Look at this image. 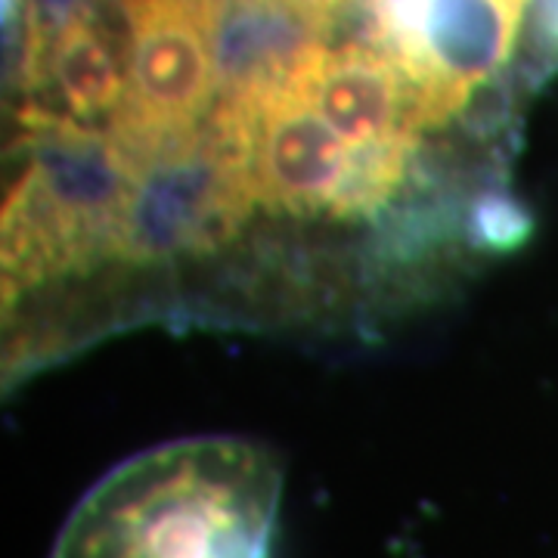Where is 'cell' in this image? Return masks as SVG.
Segmentation results:
<instances>
[{
  "mask_svg": "<svg viewBox=\"0 0 558 558\" xmlns=\"http://www.w3.org/2000/svg\"><path fill=\"white\" fill-rule=\"evenodd\" d=\"M311 102L351 149L418 140L438 116L410 72L381 47L360 38L317 44L282 81Z\"/></svg>",
  "mask_w": 558,
  "mask_h": 558,
  "instance_id": "cell-4",
  "label": "cell"
},
{
  "mask_svg": "<svg viewBox=\"0 0 558 558\" xmlns=\"http://www.w3.org/2000/svg\"><path fill=\"white\" fill-rule=\"evenodd\" d=\"M465 236L475 252L484 255H512L534 236V215L509 190H484L469 205Z\"/></svg>",
  "mask_w": 558,
  "mask_h": 558,
  "instance_id": "cell-5",
  "label": "cell"
},
{
  "mask_svg": "<svg viewBox=\"0 0 558 558\" xmlns=\"http://www.w3.org/2000/svg\"><path fill=\"white\" fill-rule=\"evenodd\" d=\"M218 106L245 116L248 171L258 205L295 218H341L357 149H351L311 102L277 84L255 100Z\"/></svg>",
  "mask_w": 558,
  "mask_h": 558,
  "instance_id": "cell-3",
  "label": "cell"
},
{
  "mask_svg": "<svg viewBox=\"0 0 558 558\" xmlns=\"http://www.w3.org/2000/svg\"><path fill=\"white\" fill-rule=\"evenodd\" d=\"M128 94L109 134L131 165L196 134L218 102L211 0H116Z\"/></svg>",
  "mask_w": 558,
  "mask_h": 558,
  "instance_id": "cell-2",
  "label": "cell"
},
{
  "mask_svg": "<svg viewBox=\"0 0 558 558\" xmlns=\"http://www.w3.org/2000/svg\"><path fill=\"white\" fill-rule=\"evenodd\" d=\"M282 465L245 438L171 440L102 475L50 558H274Z\"/></svg>",
  "mask_w": 558,
  "mask_h": 558,
  "instance_id": "cell-1",
  "label": "cell"
}]
</instances>
